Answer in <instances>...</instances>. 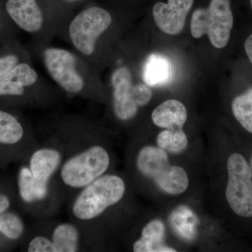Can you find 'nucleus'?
Wrapping results in <instances>:
<instances>
[{
	"label": "nucleus",
	"instance_id": "nucleus-1",
	"mask_svg": "<svg viewBox=\"0 0 252 252\" xmlns=\"http://www.w3.org/2000/svg\"><path fill=\"white\" fill-rule=\"evenodd\" d=\"M137 167L146 177L152 179L159 188L170 195H180L188 189L189 180L182 167L171 165L165 150L144 147L137 157Z\"/></svg>",
	"mask_w": 252,
	"mask_h": 252
},
{
	"label": "nucleus",
	"instance_id": "nucleus-2",
	"mask_svg": "<svg viewBox=\"0 0 252 252\" xmlns=\"http://www.w3.org/2000/svg\"><path fill=\"white\" fill-rule=\"evenodd\" d=\"M126 186L121 177L115 175L99 177L91 182L78 196L73 212L81 220H91L120 201Z\"/></svg>",
	"mask_w": 252,
	"mask_h": 252
},
{
	"label": "nucleus",
	"instance_id": "nucleus-3",
	"mask_svg": "<svg viewBox=\"0 0 252 252\" xmlns=\"http://www.w3.org/2000/svg\"><path fill=\"white\" fill-rule=\"evenodd\" d=\"M233 22L230 0H212L207 9L194 11L190 32L196 39L207 34L214 47L223 49L230 40Z\"/></svg>",
	"mask_w": 252,
	"mask_h": 252
},
{
	"label": "nucleus",
	"instance_id": "nucleus-4",
	"mask_svg": "<svg viewBox=\"0 0 252 252\" xmlns=\"http://www.w3.org/2000/svg\"><path fill=\"white\" fill-rule=\"evenodd\" d=\"M228 184L225 198L238 216L252 217V172L243 155L231 154L227 162Z\"/></svg>",
	"mask_w": 252,
	"mask_h": 252
},
{
	"label": "nucleus",
	"instance_id": "nucleus-5",
	"mask_svg": "<svg viewBox=\"0 0 252 252\" xmlns=\"http://www.w3.org/2000/svg\"><path fill=\"white\" fill-rule=\"evenodd\" d=\"M110 162L107 151L99 146L91 147L69 159L61 171L63 182L73 188H81L103 175Z\"/></svg>",
	"mask_w": 252,
	"mask_h": 252
},
{
	"label": "nucleus",
	"instance_id": "nucleus-6",
	"mask_svg": "<svg viewBox=\"0 0 252 252\" xmlns=\"http://www.w3.org/2000/svg\"><path fill=\"white\" fill-rule=\"evenodd\" d=\"M114 87V107L116 115L123 121L135 117L138 107L148 103L152 92L144 84H132V76L127 67L114 71L112 77Z\"/></svg>",
	"mask_w": 252,
	"mask_h": 252
},
{
	"label": "nucleus",
	"instance_id": "nucleus-7",
	"mask_svg": "<svg viewBox=\"0 0 252 252\" xmlns=\"http://www.w3.org/2000/svg\"><path fill=\"white\" fill-rule=\"evenodd\" d=\"M112 16L99 7L81 11L69 26V36L76 49L86 56L94 52L99 36L110 26Z\"/></svg>",
	"mask_w": 252,
	"mask_h": 252
},
{
	"label": "nucleus",
	"instance_id": "nucleus-8",
	"mask_svg": "<svg viewBox=\"0 0 252 252\" xmlns=\"http://www.w3.org/2000/svg\"><path fill=\"white\" fill-rule=\"evenodd\" d=\"M44 64L51 77L64 90L80 92L84 80L76 69L74 55L64 49H48L44 53Z\"/></svg>",
	"mask_w": 252,
	"mask_h": 252
},
{
	"label": "nucleus",
	"instance_id": "nucleus-9",
	"mask_svg": "<svg viewBox=\"0 0 252 252\" xmlns=\"http://www.w3.org/2000/svg\"><path fill=\"white\" fill-rule=\"evenodd\" d=\"M61 160V154L54 149H42L33 154L31 160V170L32 174V190L34 200L45 198L48 182L59 166Z\"/></svg>",
	"mask_w": 252,
	"mask_h": 252
},
{
	"label": "nucleus",
	"instance_id": "nucleus-10",
	"mask_svg": "<svg viewBox=\"0 0 252 252\" xmlns=\"http://www.w3.org/2000/svg\"><path fill=\"white\" fill-rule=\"evenodd\" d=\"M194 0H168L165 4L158 2L153 8V16L158 27L170 35L179 34L183 30L186 18Z\"/></svg>",
	"mask_w": 252,
	"mask_h": 252
},
{
	"label": "nucleus",
	"instance_id": "nucleus-11",
	"mask_svg": "<svg viewBox=\"0 0 252 252\" xmlns=\"http://www.w3.org/2000/svg\"><path fill=\"white\" fill-rule=\"evenodd\" d=\"M6 11L24 31H39L43 26L42 12L36 0H8Z\"/></svg>",
	"mask_w": 252,
	"mask_h": 252
},
{
	"label": "nucleus",
	"instance_id": "nucleus-12",
	"mask_svg": "<svg viewBox=\"0 0 252 252\" xmlns=\"http://www.w3.org/2000/svg\"><path fill=\"white\" fill-rule=\"evenodd\" d=\"M35 71L26 64H16L0 77V95H21L25 86L32 85L37 81Z\"/></svg>",
	"mask_w": 252,
	"mask_h": 252
},
{
	"label": "nucleus",
	"instance_id": "nucleus-13",
	"mask_svg": "<svg viewBox=\"0 0 252 252\" xmlns=\"http://www.w3.org/2000/svg\"><path fill=\"white\" fill-rule=\"evenodd\" d=\"M152 119L154 124L160 127L182 128L187 122V109L180 101L168 99L154 109Z\"/></svg>",
	"mask_w": 252,
	"mask_h": 252
},
{
	"label": "nucleus",
	"instance_id": "nucleus-14",
	"mask_svg": "<svg viewBox=\"0 0 252 252\" xmlns=\"http://www.w3.org/2000/svg\"><path fill=\"white\" fill-rule=\"evenodd\" d=\"M173 77L171 62L163 55L153 54L147 58L143 69V79L147 86H160L168 84Z\"/></svg>",
	"mask_w": 252,
	"mask_h": 252
},
{
	"label": "nucleus",
	"instance_id": "nucleus-15",
	"mask_svg": "<svg viewBox=\"0 0 252 252\" xmlns=\"http://www.w3.org/2000/svg\"><path fill=\"white\" fill-rule=\"evenodd\" d=\"M165 228L160 220H154L145 225L142 232V238L133 245L135 252H173L174 249L163 245Z\"/></svg>",
	"mask_w": 252,
	"mask_h": 252
},
{
	"label": "nucleus",
	"instance_id": "nucleus-16",
	"mask_svg": "<svg viewBox=\"0 0 252 252\" xmlns=\"http://www.w3.org/2000/svg\"><path fill=\"white\" fill-rule=\"evenodd\" d=\"M79 233L74 225L63 223L55 229L53 235L54 252H74L78 250Z\"/></svg>",
	"mask_w": 252,
	"mask_h": 252
},
{
	"label": "nucleus",
	"instance_id": "nucleus-17",
	"mask_svg": "<svg viewBox=\"0 0 252 252\" xmlns=\"http://www.w3.org/2000/svg\"><path fill=\"white\" fill-rule=\"evenodd\" d=\"M233 115L244 128L252 133V87L232 102Z\"/></svg>",
	"mask_w": 252,
	"mask_h": 252
},
{
	"label": "nucleus",
	"instance_id": "nucleus-18",
	"mask_svg": "<svg viewBox=\"0 0 252 252\" xmlns=\"http://www.w3.org/2000/svg\"><path fill=\"white\" fill-rule=\"evenodd\" d=\"M157 144L163 150L180 154L187 148L188 139L182 128L167 129L158 135Z\"/></svg>",
	"mask_w": 252,
	"mask_h": 252
},
{
	"label": "nucleus",
	"instance_id": "nucleus-19",
	"mask_svg": "<svg viewBox=\"0 0 252 252\" xmlns=\"http://www.w3.org/2000/svg\"><path fill=\"white\" fill-rule=\"evenodd\" d=\"M23 135V127L17 119L9 113L0 111V143H17Z\"/></svg>",
	"mask_w": 252,
	"mask_h": 252
},
{
	"label": "nucleus",
	"instance_id": "nucleus-20",
	"mask_svg": "<svg viewBox=\"0 0 252 252\" xmlns=\"http://www.w3.org/2000/svg\"><path fill=\"white\" fill-rule=\"evenodd\" d=\"M23 223L21 219L12 213H0V232L8 238L16 240L23 234Z\"/></svg>",
	"mask_w": 252,
	"mask_h": 252
},
{
	"label": "nucleus",
	"instance_id": "nucleus-21",
	"mask_svg": "<svg viewBox=\"0 0 252 252\" xmlns=\"http://www.w3.org/2000/svg\"><path fill=\"white\" fill-rule=\"evenodd\" d=\"M32 174L31 169L28 167H23L20 172L19 190L21 198L28 203L34 201V198L33 196L32 190Z\"/></svg>",
	"mask_w": 252,
	"mask_h": 252
},
{
	"label": "nucleus",
	"instance_id": "nucleus-22",
	"mask_svg": "<svg viewBox=\"0 0 252 252\" xmlns=\"http://www.w3.org/2000/svg\"><path fill=\"white\" fill-rule=\"evenodd\" d=\"M29 252H54L53 243L45 237L38 236L33 239L28 247Z\"/></svg>",
	"mask_w": 252,
	"mask_h": 252
},
{
	"label": "nucleus",
	"instance_id": "nucleus-23",
	"mask_svg": "<svg viewBox=\"0 0 252 252\" xmlns=\"http://www.w3.org/2000/svg\"><path fill=\"white\" fill-rule=\"evenodd\" d=\"M17 63V57L11 55L0 58V77L16 66Z\"/></svg>",
	"mask_w": 252,
	"mask_h": 252
},
{
	"label": "nucleus",
	"instance_id": "nucleus-24",
	"mask_svg": "<svg viewBox=\"0 0 252 252\" xmlns=\"http://www.w3.org/2000/svg\"><path fill=\"white\" fill-rule=\"evenodd\" d=\"M245 49L249 59L252 64V34L247 38L245 42Z\"/></svg>",
	"mask_w": 252,
	"mask_h": 252
},
{
	"label": "nucleus",
	"instance_id": "nucleus-25",
	"mask_svg": "<svg viewBox=\"0 0 252 252\" xmlns=\"http://www.w3.org/2000/svg\"><path fill=\"white\" fill-rule=\"evenodd\" d=\"M9 198L4 195H0V213L4 212L9 207Z\"/></svg>",
	"mask_w": 252,
	"mask_h": 252
},
{
	"label": "nucleus",
	"instance_id": "nucleus-26",
	"mask_svg": "<svg viewBox=\"0 0 252 252\" xmlns=\"http://www.w3.org/2000/svg\"><path fill=\"white\" fill-rule=\"evenodd\" d=\"M250 168H251L252 172V154L251 159H250Z\"/></svg>",
	"mask_w": 252,
	"mask_h": 252
},
{
	"label": "nucleus",
	"instance_id": "nucleus-27",
	"mask_svg": "<svg viewBox=\"0 0 252 252\" xmlns=\"http://www.w3.org/2000/svg\"><path fill=\"white\" fill-rule=\"evenodd\" d=\"M250 2H251V6H252V0H250Z\"/></svg>",
	"mask_w": 252,
	"mask_h": 252
},
{
	"label": "nucleus",
	"instance_id": "nucleus-28",
	"mask_svg": "<svg viewBox=\"0 0 252 252\" xmlns=\"http://www.w3.org/2000/svg\"><path fill=\"white\" fill-rule=\"evenodd\" d=\"M68 1H76V0H68Z\"/></svg>",
	"mask_w": 252,
	"mask_h": 252
}]
</instances>
